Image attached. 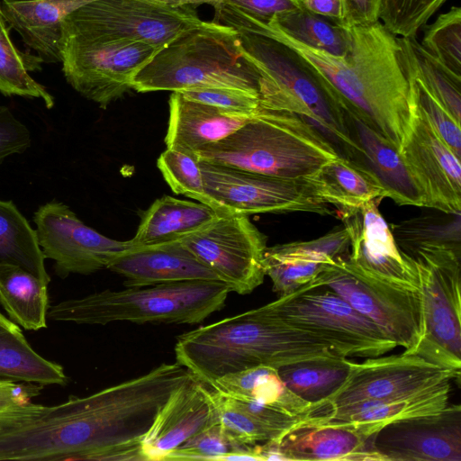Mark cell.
Here are the masks:
<instances>
[{
    "label": "cell",
    "mask_w": 461,
    "mask_h": 461,
    "mask_svg": "<svg viewBox=\"0 0 461 461\" xmlns=\"http://www.w3.org/2000/svg\"><path fill=\"white\" fill-rule=\"evenodd\" d=\"M220 20L237 31L267 36L290 47L345 112L357 115L400 149L411 116L410 84L397 36L382 23L348 28L349 47L341 59L230 6L221 10Z\"/></svg>",
    "instance_id": "6da1fadb"
},
{
    "label": "cell",
    "mask_w": 461,
    "mask_h": 461,
    "mask_svg": "<svg viewBox=\"0 0 461 461\" xmlns=\"http://www.w3.org/2000/svg\"><path fill=\"white\" fill-rule=\"evenodd\" d=\"M175 355L178 364L208 386L223 375L258 366L279 368L311 358L343 357L321 338L258 308L180 335Z\"/></svg>",
    "instance_id": "7a4b0ae2"
},
{
    "label": "cell",
    "mask_w": 461,
    "mask_h": 461,
    "mask_svg": "<svg viewBox=\"0 0 461 461\" xmlns=\"http://www.w3.org/2000/svg\"><path fill=\"white\" fill-rule=\"evenodd\" d=\"M237 32L242 52L260 75L259 107L297 115L313 127L339 157L359 163L361 150L350 137L345 111L307 62L273 38Z\"/></svg>",
    "instance_id": "3957f363"
},
{
    "label": "cell",
    "mask_w": 461,
    "mask_h": 461,
    "mask_svg": "<svg viewBox=\"0 0 461 461\" xmlns=\"http://www.w3.org/2000/svg\"><path fill=\"white\" fill-rule=\"evenodd\" d=\"M260 75L240 48L238 32L203 22L159 50L134 77L140 93L225 87L259 95Z\"/></svg>",
    "instance_id": "277c9868"
},
{
    "label": "cell",
    "mask_w": 461,
    "mask_h": 461,
    "mask_svg": "<svg viewBox=\"0 0 461 461\" xmlns=\"http://www.w3.org/2000/svg\"><path fill=\"white\" fill-rule=\"evenodd\" d=\"M199 161L282 178H306L339 157L331 145L297 115L258 107L233 133L202 149Z\"/></svg>",
    "instance_id": "5b68a950"
},
{
    "label": "cell",
    "mask_w": 461,
    "mask_h": 461,
    "mask_svg": "<svg viewBox=\"0 0 461 461\" xmlns=\"http://www.w3.org/2000/svg\"><path fill=\"white\" fill-rule=\"evenodd\" d=\"M230 292V287L220 280L107 289L49 306L47 315L55 321L77 324H195L220 311Z\"/></svg>",
    "instance_id": "8992f818"
},
{
    "label": "cell",
    "mask_w": 461,
    "mask_h": 461,
    "mask_svg": "<svg viewBox=\"0 0 461 461\" xmlns=\"http://www.w3.org/2000/svg\"><path fill=\"white\" fill-rule=\"evenodd\" d=\"M419 276L422 332L411 354L461 374V253L441 247L408 255Z\"/></svg>",
    "instance_id": "52a82bcc"
},
{
    "label": "cell",
    "mask_w": 461,
    "mask_h": 461,
    "mask_svg": "<svg viewBox=\"0 0 461 461\" xmlns=\"http://www.w3.org/2000/svg\"><path fill=\"white\" fill-rule=\"evenodd\" d=\"M258 310L321 338L346 357H375L397 346L327 285H306Z\"/></svg>",
    "instance_id": "ba28073f"
},
{
    "label": "cell",
    "mask_w": 461,
    "mask_h": 461,
    "mask_svg": "<svg viewBox=\"0 0 461 461\" xmlns=\"http://www.w3.org/2000/svg\"><path fill=\"white\" fill-rule=\"evenodd\" d=\"M202 23L192 5L176 6L157 0H95L66 17L63 33L141 42L161 50Z\"/></svg>",
    "instance_id": "9c48e42d"
},
{
    "label": "cell",
    "mask_w": 461,
    "mask_h": 461,
    "mask_svg": "<svg viewBox=\"0 0 461 461\" xmlns=\"http://www.w3.org/2000/svg\"><path fill=\"white\" fill-rule=\"evenodd\" d=\"M199 163L211 207L220 214H332L305 178L276 177L204 161Z\"/></svg>",
    "instance_id": "30bf717a"
},
{
    "label": "cell",
    "mask_w": 461,
    "mask_h": 461,
    "mask_svg": "<svg viewBox=\"0 0 461 461\" xmlns=\"http://www.w3.org/2000/svg\"><path fill=\"white\" fill-rule=\"evenodd\" d=\"M158 50L141 42L63 33L62 70L77 92L105 109L132 89L134 77Z\"/></svg>",
    "instance_id": "8fae6325"
},
{
    "label": "cell",
    "mask_w": 461,
    "mask_h": 461,
    "mask_svg": "<svg viewBox=\"0 0 461 461\" xmlns=\"http://www.w3.org/2000/svg\"><path fill=\"white\" fill-rule=\"evenodd\" d=\"M346 258L328 266L309 285H327L374 322L387 339L411 354L422 332L420 291L399 288L366 276Z\"/></svg>",
    "instance_id": "7c38bea8"
},
{
    "label": "cell",
    "mask_w": 461,
    "mask_h": 461,
    "mask_svg": "<svg viewBox=\"0 0 461 461\" xmlns=\"http://www.w3.org/2000/svg\"><path fill=\"white\" fill-rule=\"evenodd\" d=\"M179 240L230 292L248 294L264 282L267 239L249 216L221 213L207 226Z\"/></svg>",
    "instance_id": "4fadbf2b"
},
{
    "label": "cell",
    "mask_w": 461,
    "mask_h": 461,
    "mask_svg": "<svg viewBox=\"0 0 461 461\" xmlns=\"http://www.w3.org/2000/svg\"><path fill=\"white\" fill-rule=\"evenodd\" d=\"M455 378L453 371L415 354L366 357L361 363L353 361L344 384L323 402L310 406L303 418L362 400L408 396Z\"/></svg>",
    "instance_id": "5bb4252c"
},
{
    "label": "cell",
    "mask_w": 461,
    "mask_h": 461,
    "mask_svg": "<svg viewBox=\"0 0 461 461\" xmlns=\"http://www.w3.org/2000/svg\"><path fill=\"white\" fill-rule=\"evenodd\" d=\"M33 221L43 256L54 261L61 278L107 268L118 253L132 246L131 240H113L86 225L68 205L57 201L39 207Z\"/></svg>",
    "instance_id": "9a60e30c"
},
{
    "label": "cell",
    "mask_w": 461,
    "mask_h": 461,
    "mask_svg": "<svg viewBox=\"0 0 461 461\" xmlns=\"http://www.w3.org/2000/svg\"><path fill=\"white\" fill-rule=\"evenodd\" d=\"M411 116L400 153L425 194L428 208L461 212L460 158L440 138L410 91Z\"/></svg>",
    "instance_id": "2e32d148"
},
{
    "label": "cell",
    "mask_w": 461,
    "mask_h": 461,
    "mask_svg": "<svg viewBox=\"0 0 461 461\" xmlns=\"http://www.w3.org/2000/svg\"><path fill=\"white\" fill-rule=\"evenodd\" d=\"M375 199L341 219L349 238L347 261L372 279L408 290H419L413 260L398 247Z\"/></svg>",
    "instance_id": "e0dca14e"
},
{
    "label": "cell",
    "mask_w": 461,
    "mask_h": 461,
    "mask_svg": "<svg viewBox=\"0 0 461 461\" xmlns=\"http://www.w3.org/2000/svg\"><path fill=\"white\" fill-rule=\"evenodd\" d=\"M382 461H460L461 407L389 423L372 438Z\"/></svg>",
    "instance_id": "ac0fdd59"
},
{
    "label": "cell",
    "mask_w": 461,
    "mask_h": 461,
    "mask_svg": "<svg viewBox=\"0 0 461 461\" xmlns=\"http://www.w3.org/2000/svg\"><path fill=\"white\" fill-rule=\"evenodd\" d=\"M218 422L212 390L191 375L172 392L143 437L145 461L165 460L189 438Z\"/></svg>",
    "instance_id": "d6986e66"
},
{
    "label": "cell",
    "mask_w": 461,
    "mask_h": 461,
    "mask_svg": "<svg viewBox=\"0 0 461 461\" xmlns=\"http://www.w3.org/2000/svg\"><path fill=\"white\" fill-rule=\"evenodd\" d=\"M107 269L123 276L127 287L220 280L180 240L142 246L132 244L118 253L110 261Z\"/></svg>",
    "instance_id": "ffe728a7"
},
{
    "label": "cell",
    "mask_w": 461,
    "mask_h": 461,
    "mask_svg": "<svg viewBox=\"0 0 461 461\" xmlns=\"http://www.w3.org/2000/svg\"><path fill=\"white\" fill-rule=\"evenodd\" d=\"M450 382L404 397L368 399L328 410L313 417L315 422L348 425L371 438L385 425L401 420L434 415L448 405Z\"/></svg>",
    "instance_id": "44dd1931"
},
{
    "label": "cell",
    "mask_w": 461,
    "mask_h": 461,
    "mask_svg": "<svg viewBox=\"0 0 461 461\" xmlns=\"http://www.w3.org/2000/svg\"><path fill=\"white\" fill-rule=\"evenodd\" d=\"M372 438L348 425L301 419L273 441L284 460H380Z\"/></svg>",
    "instance_id": "7402d4cb"
},
{
    "label": "cell",
    "mask_w": 461,
    "mask_h": 461,
    "mask_svg": "<svg viewBox=\"0 0 461 461\" xmlns=\"http://www.w3.org/2000/svg\"><path fill=\"white\" fill-rule=\"evenodd\" d=\"M352 140L361 150L360 163L371 171L398 205L426 207L424 193L399 149L357 115L345 112Z\"/></svg>",
    "instance_id": "603a6c76"
},
{
    "label": "cell",
    "mask_w": 461,
    "mask_h": 461,
    "mask_svg": "<svg viewBox=\"0 0 461 461\" xmlns=\"http://www.w3.org/2000/svg\"><path fill=\"white\" fill-rule=\"evenodd\" d=\"M95 0H2L0 10L10 27L36 51L41 62H61L66 17Z\"/></svg>",
    "instance_id": "cb8c5ba5"
},
{
    "label": "cell",
    "mask_w": 461,
    "mask_h": 461,
    "mask_svg": "<svg viewBox=\"0 0 461 461\" xmlns=\"http://www.w3.org/2000/svg\"><path fill=\"white\" fill-rule=\"evenodd\" d=\"M252 115L227 112L172 92L165 143L167 148L196 156L202 149L233 133Z\"/></svg>",
    "instance_id": "d4e9b609"
},
{
    "label": "cell",
    "mask_w": 461,
    "mask_h": 461,
    "mask_svg": "<svg viewBox=\"0 0 461 461\" xmlns=\"http://www.w3.org/2000/svg\"><path fill=\"white\" fill-rule=\"evenodd\" d=\"M315 194L337 208L339 218L348 215L386 193L374 174L355 161L336 157L305 178Z\"/></svg>",
    "instance_id": "484cf974"
},
{
    "label": "cell",
    "mask_w": 461,
    "mask_h": 461,
    "mask_svg": "<svg viewBox=\"0 0 461 461\" xmlns=\"http://www.w3.org/2000/svg\"><path fill=\"white\" fill-rule=\"evenodd\" d=\"M219 214L202 203L164 195L144 212L131 241L142 246L179 240L207 226Z\"/></svg>",
    "instance_id": "4316f807"
},
{
    "label": "cell",
    "mask_w": 461,
    "mask_h": 461,
    "mask_svg": "<svg viewBox=\"0 0 461 461\" xmlns=\"http://www.w3.org/2000/svg\"><path fill=\"white\" fill-rule=\"evenodd\" d=\"M209 387L232 397L276 407L300 419L310 407L285 384L278 368L269 366H258L223 375Z\"/></svg>",
    "instance_id": "83f0119b"
},
{
    "label": "cell",
    "mask_w": 461,
    "mask_h": 461,
    "mask_svg": "<svg viewBox=\"0 0 461 461\" xmlns=\"http://www.w3.org/2000/svg\"><path fill=\"white\" fill-rule=\"evenodd\" d=\"M0 377L41 385H65L62 366L42 357L19 326L0 312Z\"/></svg>",
    "instance_id": "f1b7e54d"
},
{
    "label": "cell",
    "mask_w": 461,
    "mask_h": 461,
    "mask_svg": "<svg viewBox=\"0 0 461 461\" xmlns=\"http://www.w3.org/2000/svg\"><path fill=\"white\" fill-rule=\"evenodd\" d=\"M48 284L13 264H0V304L25 330L46 328Z\"/></svg>",
    "instance_id": "f546056e"
},
{
    "label": "cell",
    "mask_w": 461,
    "mask_h": 461,
    "mask_svg": "<svg viewBox=\"0 0 461 461\" xmlns=\"http://www.w3.org/2000/svg\"><path fill=\"white\" fill-rule=\"evenodd\" d=\"M353 361L345 357H316L283 366L285 384L310 406L333 394L348 376Z\"/></svg>",
    "instance_id": "4dcf8cb0"
},
{
    "label": "cell",
    "mask_w": 461,
    "mask_h": 461,
    "mask_svg": "<svg viewBox=\"0 0 461 461\" xmlns=\"http://www.w3.org/2000/svg\"><path fill=\"white\" fill-rule=\"evenodd\" d=\"M400 59L428 91L460 123L461 77L454 74L429 53L416 37H397Z\"/></svg>",
    "instance_id": "1f68e13d"
},
{
    "label": "cell",
    "mask_w": 461,
    "mask_h": 461,
    "mask_svg": "<svg viewBox=\"0 0 461 461\" xmlns=\"http://www.w3.org/2000/svg\"><path fill=\"white\" fill-rule=\"evenodd\" d=\"M36 230L12 201L0 200V264H13L50 282Z\"/></svg>",
    "instance_id": "d6a6232c"
},
{
    "label": "cell",
    "mask_w": 461,
    "mask_h": 461,
    "mask_svg": "<svg viewBox=\"0 0 461 461\" xmlns=\"http://www.w3.org/2000/svg\"><path fill=\"white\" fill-rule=\"evenodd\" d=\"M292 39L318 50L343 59L349 47V32L331 20L303 5L267 22Z\"/></svg>",
    "instance_id": "836d02e7"
},
{
    "label": "cell",
    "mask_w": 461,
    "mask_h": 461,
    "mask_svg": "<svg viewBox=\"0 0 461 461\" xmlns=\"http://www.w3.org/2000/svg\"><path fill=\"white\" fill-rule=\"evenodd\" d=\"M428 214L402 221L390 227L406 255L420 248L441 247L461 253L460 213Z\"/></svg>",
    "instance_id": "e575fe53"
},
{
    "label": "cell",
    "mask_w": 461,
    "mask_h": 461,
    "mask_svg": "<svg viewBox=\"0 0 461 461\" xmlns=\"http://www.w3.org/2000/svg\"><path fill=\"white\" fill-rule=\"evenodd\" d=\"M13 44L6 23L0 10V92L5 95H21L41 99L46 107L54 105L53 96L29 74L38 63L29 61Z\"/></svg>",
    "instance_id": "d590c367"
},
{
    "label": "cell",
    "mask_w": 461,
    "mask_h": 461,
    "mask_svg": "<svg viewBox=\"0 0 461 461\" xmlns=\"http://www.w3.org/2000/svg\"><path fill=\"white\" fill-rule=\"evenodd\" d=\"M349 238L346 227L335 228L327 234L308 241H294L267 247L265 261H317L334 264L348 257Z\"/></svg>",
    "instance_id": "8d00e7d4"
},
{
    "label": "cell",
    "mask_w": 461,
    "mask_h": 461,
    "mask_svg": "<svg viewBox=\"0 0 461 461\" xmlns=\"http://www.w3.org/2000/svg\"><path fill=\"white\" fill-rule=\"evenodd\" d=\"M258 460L253 447L234 443L220 422L194 434L172 450L165 460Z\"/></svg>",
    "instance_id": "74e56055"
},
{
    "label": "cell",
    "mask_w": 461,
    "mask_h": 461,
    "mask_svg": "<svg viewBox=\"0 0 461 461\" xmlns=\"http://www.w3.org/2000/svg\"><path fill=\"white\" fill-rule=\"evenodd\" d=\"M212 394L218 411L219 422L237 445L253 447L282 434L243 410L233 397L212 389Z\"/></svg>",
    "instance_id": "f35d334b"
},
{
    "label": "cell",
    "mask_w": 461,
    "mask_h": 461,
    "mask_svg": "<svg viewBox=\"0 0 461 461\" xmlns=\"http://www.w3.org/2000/svg\"><path fill=\"white\" fill-rule=\"evenodd\" d=\"M421 46L454 74L461 77V9L454 6L427 25Z\"/></svg>",
    "instance_id": "ab89813d"
},
{
    "label": "cell",
    "mask_w": 461,
    "mask_h": 461,
    "mask_svg": "<svg viewBox=\"0 0 461 461\" xmlns=\"http://www.w3.org/2000/svg\"><path fill=\"white\" fill-rule=\"evenodd\" d=\"M157 166L175 194H184L211 207L195 155L167 148L158 157Z\"/></svg>",
    "instance_id": "60d3db41"
},
{
    "label": "cell",
    "mask_w": 461,
    "mask_h": 461,
    "mask_svg": "<svg viewBox=\"0 0 461 461\" xmlns=\"http://www.w3.org/2000/svg\"><path fill=\"white\" fill-rule=\"evenodd\" d=\"M43 385L0 377V433L32 420L45 410L34 403Z\"/></svg>",
    "instance_id": "b9f144b4"
},
{
    "label": "cell",
    "mask_w": 461,
    "mask_h": 461,
    "mask_svg": "<svg viewBox=\"0 0 461 461\" xmlns=\"http://www.w3.org/2000/svg\"><path fill=\"white\" fill-rule=\"evenodd\" d=\"M447 0H383L382 24L397 37H416Z\"/></svg>",
    "instance_id": "7bdbcfd3"
},
{
    "label": "cell",
    "mask_w": 461,
    "mask_h": 461,
    "mask_svg": "<svg viewBox=\"0 0 461 461\" xmlns=\"http://www.w3.org/2000/svg\"><path fill=\"white\" fill-rule=\"evenodd\" d=\"M410 91L428 121L440 138L451 148L457 157L461 156V130L447 109L428 91L424 85L406 70Z\"/></svg>",
    "instance_id": "ee69618b"
},
{
    "label": "cell",
    "mask_w": 461,
    "mask_h": 461,
    "mask_svg": "<svg viewBox=\"0 0 461 461\" xmlns=\"http://www.w3.org/2000/svg\"><path fill=\"white\" fill-rule=\"evenodd\" d=\"M335 264V263H334ZM331 264L317 261H265L263 267L273 284V291L279 297L291 294L312 282Z\"/></svg>",
    "instance_id": "f6af8a7d"
},
{
    "label": "cell",
    "mask_w": 461,
    "mask_h": 461,
    "mask_svg": "<svg viewBox=\"0 0 461 461\" xmlns=\"http://www.w3.org/2000/svg\"><path fill=\"white\" fill-rule=\"evenodd\" d=\"M185 97L221 110L252 115L259 107V95L240 89L213 87L179 92Z\"/></svg>",
    "instance_id": "bcb514c9"
},
{
    "label": "cell",
    "mask_w": 461,
    "mask_h": 461,
    "mask_svg": "<svg viewBox=\"0 0 461 461\" xmlns=\"http://www.w3.org/2000/svg\"><path fill=\"white\" fill-rule=\"evenodd\" d=\"M29 129L4 105L0 106V165L9 156L23 153L31 146Z\"/></svg>",
    "instance_id": "7dc6e473"
},
{
    "label": "cell",
    "mask_w": 461,
    "mask_h": 461,
    "mask_svg": "<svg viewBox=\"0 0 461 461\" xmlns=\"http://www.w3.org/2000/svg\"><path fill=\"white\" fill-rule=\"evenodd\" d=\"M223 4L264 22L302 6L301 0H224Z\"/></svg>",
    "instance_id": "c3c4849f"
},
{
    "label": "cell",
    "mask_w": 461,
    "mask_h": 461,
    "mask_svg": "<svg viewBox=\"0 0 461 461\" xmlns=\"http://www.w3.org/2000/svg\"><path fill=\"white\" fill-rule=\"evenodd\" d=\"M383 0H341L342 19L340 26L369 25L379 22Z\"/></svg>",
    "instance_id": "681fc988"
},
{
    "label": "cell",
    "mask_w": 461,
    "mask_h": 461,
    "mask_svg": "<svg viewBox=\"0 0 461 461\" xmlns=\"http://www.w3.org/2000/svg\"><path fill=\"white\" fill-rule=\"evenodd\" d=\"M301 3L307 10L340 25L342 19L341 0H301Z\"/></svg>",
    "instance_id": "f907efd6"
},
{
    "label": "cell",
    "mask_w": 461,
    "mask_h": 461,
    "mask_svg": "<svg viewBox=\"0 0 461 461\" xmlns=\"http://www.w3.org/2000/svg\"><path fill=\"white\" fill-rule=\"evenodd\" d=\"M158 2L170 5H176V6H182V5H203V4H208L214 7V9H218L224 0H157Z\"/></svg>",
    "instance_id": "816d5d0a"
}]
</instances>
